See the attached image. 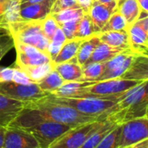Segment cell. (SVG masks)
I'll use <instances>...</instances> for the list:
<instances>
[{"label":"cell","instance_id":"obj_32","mask_svg":"<svg viewBox=\"0 0 148 148\" xmlns=\"http://www.w3.org/2000/svg\"><path fill=\"white\" fill-rule=\"evenodd\" d=\"M121 133V125L118 124L111 130L95 148H119V142Z\"/></svg>","mask_w":148,"mask_h":148},{"label":"cell","instance_id":"obj_30","mask_svg":"<svg viewBox=\"0 0 148 148\" xmlns=\"http://www.w3.org/2000/svg\"><path fill=\"white\" fill-rule=\"evenodd\" d=\"M105 71V62H91L82 66V82H96Z\"/></svg>","mask_w":148,"mask_h":148},{"label":"cell","instance_id":"obj_19","mask_svg":"<svg viewBox=\"0 0 148 148\" xmlns=\"http://www.w3.org/2000/svg\"><path fill=\"white\" fill-rule=\"evenodd\" d=\"M101 42L121 50L131 49L127 29L119 31H108L99 34Z\"/></svg>","mask_w":148,"mask_h":148},{"label":"cell","instance_id":"obj_22","mask_svg":"<svg viewBox=\"0 0 148 148\" xmlns=\"http://www.w3.org/2000/svg\"><path fill=\"white\" fill-rule=\"evenodd\" d=\"M116 125H118V123L112 120L103 121L101 125L92 132L82 148H95L103 138L116 127Z\"/></svg>","mask_w":148,"mask_h":148},{"label":"cell","instance_id":"obj_8","mask_svg":"<svg viewBox=\"0 0 148 148\" xmlns=\"http://www.w3.org/2000/svg\"><path fill=\"white\" fill-rule=\"evenodd\" d=\"M103 121H96L82 126L72 127L49 148H82L92 132L97 128Z\"/></svg>","mask_w":148,"mask_h":148},{"label":"cell","instance_id":"obj_13","mask_svg":"<svg viewBox=\"0 0 148 148\" xmlns=\"http://www.w3.org/2000/svg\"><path fill=\"white\" fill-rule=\"evenodd\" d=\"M130 48L134 53L148 49V15L140 17L127 28Z\"/></svg>","mask_w":148,"mask_h":148},{"label":"cell","instance_id":"obj_5","mask_svg":"<svg viewBox=\"0 0 148 148\" xmlns=\"http://www.w3.org/2000/svg\"><path fill=\"white\" fill-rule=\"evenodd\" d=\"M142 81L129 80L123 78H116L101 82H95L93 85L89 86L85 92L78 98L81 97H95L104 98L112 101H120L122 95L135 87Z\"/></svg>","mask_w":148,"mask_h":148},{"label":"cell","instance_id":"obj_9","mask_svg":"<svg viewBox=\"0 0 148 148\" xmlns=\"http://www.w3.org/2000/svg\"><path fill=\"white\" fill-rule=\"evenodd\" d=\"M119 148L129 147L148 139V118L140 117L123 122Z\"/></svg>","mask_w":148,"mask_h":148},{"label":"cell","instance_id":"obj_41","mask_svg":"<svg viewBox=\"0 0 148 148\" xmlns=\"http://www.w3.org/2000/svg\"><path fill=\"white\" fill-rule=\"evenodd\" d=\"M141 10V12H144L148 15V0H137Z\"/></svg>","mask_w":148,"mask_h":148},{"label":"cell","instance_id":"obj_33","mask_svg":"<svg viewBox=\"0 0 148 148\" xmlns=\"http://www.w3.org/2000/svg\"><path fill=\"white\" fill-rule=\"evenodd\" d=\"M84 11L81 8H75V9H67L63 10L58 13L56 14H51L56 21L57 22L58 24L73 21V20H77L81 19L82 16L84 15Z\"/></svg>","mask_w":148,"mask_h":148},{"label":"cell","instance_id":"obj_27","mask_svg":"<svg viewBox=\"0 0 148 148\" xmlns=\"http://www.w3.org/2000/svg\"><path fill=\"white\" fill-rule=\"evenodd\" d=\"M54 67L55 65L53 62H50L41 64V65L22 68L20 69L23 70L33 82L37 83L41 80H42L44 77H46L51 71H53Z\"/></svg>","mask_w":148,"mask_h":148},{"label":"cell","instance_id":"obj_39","mask_svg":"<svg viewBox=\"0 0 148 148\" xmlns=\"http://www.w3.org/2000/svg\"><path fill=\"white\" fill-rule=\"evenodd\" d=\"M14 68L0 66V83L12 82Z\"/></svg>","mask_w":148,"mask_h":148},{"label":"cell","instance_id":"obj_34","mask_svg":"<svg viewBox=\"0 0 148 148\" xmlns=\"http://www.w3.org/2000/svg\"><path fill=\"white\" fill-rule=\"evenodd\" d=\"M14 47V39L9 29L0 28V60Z\"/></svg>","mask_w":148,"mask_h":148},{"label":"cell","instance_id":"obj_26","mask_svg":"<svg viewBox=\"0 0 148 148\" xmlns=\"http://www.w3.org/2000/svg\"><path fill=\"white\" fill-rule=\"evenodd\" d=\"M123 50L114 49L102 42L99 43V45L95 48V51L93 52L91 57L87 62V63L91 62H106L110 59L114 58L115 56L122 52ZM86 63V64H87Z\"/></svg>","mask_w":148,"mask_h":148},{"label":"cell","instance_id":"obj_29","mask_svg":"<svg viewBox=\"0 0 148 148\" xmlns=\"http://www.w3.org/2000/svg\"><path fill=\"white\" fill-rule=\"evenodd\" d=\"M100 34L99 31L96 29L90 16L87 13H85L82 17L80 19L77 30L75 33V38L80 39H87L88 37H91L95 35Z\"/></svg>","mask_w":148,"mask_h":148},{"label":"cell","instance_id":"obj_47","mask_svg":"<svg viewBox=\"0 0 148 148\" xmlns=\"http://www.w3.org/2000/svg\"><path fill=\"white\" fill-rule=\"evenodd\" d=\"M146 117H147V118H148V114H147V115H146Z\"/></svg>","mask_w":148,"mask_h":148},{"label":"cell","instance_id":"obj_10","mask_svg":"<svg viewBox=\"0 0 148 148\" xmlns=\"http://www.w3.org/2000/svg\"><path fill=\"white\" fill-rule=\"evenodd\" d=\"M14 42L16 52V67L22 69L52 62L46 53L36 47L18 41H14Z\"/></svg>","mask_w":148,"mask_h":148},{"label":"cell","instance_id":"obj_35","mask_svg":"<svg viewBox=\"0 0 148 148\" xmlns=\"http://www.w3.org/2000/svg\"><path fill=\"white\" fill-rule=\"evenodd\" d=\"M42 28L46 37L50 41L55 35L56 31L59 28V24L54 18V16L49 14L44 19L42 20Z\"/></svg>","mask_w":148,"mask_h":148},{"label":"cell","instance_id":"obj_14","mask_svg":"<svg viewBox=\"0 0 148 148\" xmlns=\"http://www.w3.org/2000/svg\"><path fill=\"white\" fill-rule=\"evenodd\" d=\"M116 10L117 0L108 3H101L95 1L88 14L90 16L96 29L100 33L101 29Z\"/></svg>","mask_w":148,"mask_h":148},{"label":"cell","instance_id":"obj_28","mask_svg":"<svg viewBox=\"0 0 148 148\" xmlns=\"http://www.w3.org/2000/svg\"><path fill=\"white\" fill-rule=\"evenodd\" d=\"M65 82H66L62 78V76L54 69L36 84L43 92H46L48 94H53L58 88H60Z\"/></svg>","mask_w":148,"mask_h":148},{"label":"cell","instance_id":"obj_25","mask_svg":"<svg viewBox=\"0 0 148 148\" xmlns=\"http://www.w3.org/2000/svg\"><path fill=\"white\" fill-rule=\"evenodd\" d=\"M101 39L99 37V34L83 40L76 55L77 62L81 66H83L87 63V62L91 57L93 52L95 51V48L99 45Z\"/></svg>","mask_w":148,"mask_h":148},{"label":"cell","instance_id":"obj_37","mask_svg":"<svg viewBox=\"0 0 148 148\" xmlns=\"http://www.w3.org/2000/svg\"><path fill=\"white\" fill-rule=\"evenodd\" d=\"M79 22H80V19H77V20H73V21H69V22H66V23L59 24V27L62 29L63 33L65 34L67 40L75 38V33L77 30Z\"/></svg>","mask_w":148,"mask_h":148},{"label":"cell","instance_id":"obj_20","mask_svg":"<svg viewBox=\"0 0 148 148\" xmlns=\"http://www.w3.org/2000/svg\"><path fill=\"white\" fill-rule=\"evenodd\" d=\"M95 82H66L60 88H58L53 95L57 97H68V98H78L85 90Z\"/></svg>","mask_w":148,"mask_h":148},{"label":"cell","instance_id":"obj_12","mask_svg":"<svg viewBox=\"0 0 148 148\" xmlns=\"http://www.w3.org/2000/svg\"><path fill=\"white\" fill-rule=\"evenodd\" d=\"M3 148H41L36 138L25 128L9 126Z\"/></svg>","mask_w":148,"mask_h":148},{"label":"cell","instance_id":"obj_40","mask_svg":"<svg viewBox=\"0 0 148 148\" xmlns=\"http://www.w3.org/2000/svg\"><path fill=\"white\" fill-rule=\"evenodd\" d=\"M95 0H77L80 8L84 11V13H88L92 4Z\"/></svg>","mask_w":148,"mask_h":148},{"label":"cell","instance_id":"obj_6","mask_svg":"<svg viewBox=\"0 0 148 148\" xmlns=\"http://www.w3.org/2000/svg\"><path fill=\"white\" fill-rule=\"evenodd\" d=\"M0 95L26 103L44 98L49 94L43 92L36 83L19 84L7 82L0 83Z\"/></svg>","mask_w":148,"mask_h":148},{"label":"cell","instance_id":"obj_24","mask_svg":"<svg viewBox=\"0 0 148 148\" xmlns=\"http://www.w3.org/2000/svg\"><path fill=\"white\" fill-rule=\"evenodd\" d=\"M84 39L80 38H74L70 40H67L65 43L62 45L59 54L56 57V59L53 61L54 64H60L68 61H70L71 59L76 57L78 49L83 42Z\"/></svg>","mask_w":148,"mask_h":148},{"label":"cell","instance_id":"obj_23","mask_svg":"<svg viewBox=\"0 0 148 148\" xmlns=\"http://www.w3.org/2000/svg\"><path fill=\"white\" fill-rule=\"evenodd\" d=\"M20 9L21 0H10L4 11L0 15V28L7 29L10 23L23 20L20 16Z\"/></svg>","mask_w":148,"mask_h":148},{"label":"cell","instance_id":"obj_4","mask_svg":"<svg viewBox=\"0 0 148 148\" xmlns=\"http://www.w3.org/2000/svg\"><path fill=\"white\" fill-rule=\"evenodd\" d=\"M7 29L12 35L14 41L34 46L47 54L49 40L43 33L42 20L23 19L19 22L10 23Z\"/></svg>","mask_w":148,"mask_h":148},{"label":"cell","instance_id":"obj_3","mask_svg":"<svg viewBox=\"0 0 148 148\" xmlns=\"http://www.w3.org/2000/svg\"><path fill=\"white\" fill-rule=\"evenodd\" d=\"M46 97L55 102L69 106L82 114L95 117L102 121L107 120L109 115L118 110V101L104 98H68L57 97L50 94H49Z\"/></svg>","mask_w":148,"mask_h":148},{"label":"cell","instance_id":"obj_43","mask_svg":"<svg viewBox=\"0 0 148 148\" xmlns=\"http://www.w3.org/2000/svg\"><path fill=\"white\" fill-rule=\"evenodd\" d=\"M43 1L44 0H21V7L26 6V5H29V4L41 3V2H43Z\"/></svg>","mask_w":148,"mask_h":148},{"label":"cell","instance_id":"obj_2","mask_svg":"<svg viewBox=\"0 0 148 148\" xmlns=\"http://www.w3.org/2000/svg\"><path fill=\"white\" fill-rule=\"evenodd\" d=\"M147 114L148 80H146L122 95L118 102V110L107 120L121 124L135 118L145 117Z\"/></svg>","mask_w":148,"mask_h":148},{"label":"cell","instance_id":"obj_7","mask_svg":"<svg viewBox=\"0 0 148 148\" xmlns=\"http://www.w3.org/2000/svg\"><path fill=\"white\" fill-rule=\"evenodd\" d=\"M72 127L49 121H44L27 129L37 140L41 148H49Z\"/></svg>","mask_w":148,"mask_h":148},{"label":"cell","instance_id":"obj_16","mask_svg":"<svg viewBox=\"0 0 148 148\" xmlns=\"http://www.w3.org/2000/svg\"><path fill=\"white\" fill-rule=\"evenodd\" d=\"M121 78L137 81L148 80V49L135 54L129 69Z\"/></svg>","mask_w":148,"mask_h":148},{"label":"cell","instance_id":"obj_11","mask_svg":"<svg viewBox=\"0 0 148 148\" xmlns=\"http://www.w3.org/2000/svg\"><path fill=\"white\" fill-rule=\"evenodd\" d=\"M135 54L132 49L123 50L114 58L105 62V71L96 82L121 78L129 69Z\"/></svg>","mask_w":148,"mask_h":148},{"label":"cell","instance_id":"obj_44","mask_svg":"<svg viewBox=\"0 0 148 148\" xmlns=\"http://www.w3.org/2000/svg\"><path fill=\"white\" fill-rule=\"evenodd\" d=\"M7 127H0V148H3V141H4V134Z\"/></svg>","mask_w":148,"mask_h":148},{"label":"cell","instance_id":"obj_17","mask_svg":"<svg viewBox=\"0 0 148 148\" xmlns=\"http://www.w3.org/2000/svg\"><path fill=\"white\" fill-rule=\"evenodd\" d=\"M56 0H44L43 2L23 6L20 9V16L24 20H42L50 14Z\"/></svg>","mask_w":148,"mask_h":148},{"label":"cell","instance_id":"obj_36","mask_svg":"<svg viewBox=\"0 0 148 148\" xmlns=\"http://www.w3.org/2000/svg\"><path fill=\"white\" fill-rule=\"evenodd\" d=\"M75 8H80L77 0H56L53 3L50 14H56L63 10Z\"/></svg>","mask_w":148,"mask_h":148},{"label":"cell","instance_id":"obj_31","mask_svg":"<svg viewBox=\"0 0 148 148\" xmlns=\"http://www.w3.org/2000/svg\"><path fill=\"white\" fill-rule=\"evenodd\" d=\"M128 24L124 18V16L120 14L117 10L111 16L108 23L101 29L100 33L108 32V31H119L127 29Z\"/></svg>","mask_w":148,"mask_h":148},{"label":"cell","instance_id":"obj_45","mask_svg":"<svg viewBox=\"0 0 148 148\" xmlns=\"http://www.w3.org/2000/svg\"><path fill=\"white\" fill-rule=\"evenodd\" d=\"M10 0H0V15L4 11Z\"/></svg>","mask_w":148,"mask_h":148},{"label":"cell","instance_id":"obj_42","mask_svg":"<svg viewBox=\"0 0 148 148\" xmlns=\"http://www.w3.org/2000/svg\"><path fill=\"white\" fill-rule=\"evenodd\" d=\"M129 148H148V139L145 140H142V141H140L135 145H133Z\"/></svg>","mask_w":148,"mask_h":148},{"label":"cell","instance_id":"obj_48","mask_svg":"<svg viewBox=\"0 0 148 148\" xmlns=\"http://www.w3.org/2000/svg\"><path fill=\"white\" fill-rule=\"evenodd\" d=\"M129 147H125V148H129Z\"/></svg>","mask_w":148,"mask_h":148},{"label":"cell","instance_id":"obj_46","mask_svg":"<svg viewBox=\"0 0 148 148\" xmlns=\"http://www.w3.org/2000/svg\"><path fill=\"white\" fill-rule=\"evenodd\" d=\"M96 2H99V3H111L113 1H115V0H95Z\"/></svg>","mask_w":148,"mask_h":148},{"label":"cell","instance_id":"obj_21","mask_svg":"<svg viewBox=\"0 0 148 148\" xmlns=\"http://www.w3.org/2000/svg\"><path fill=\"white\" fill-rule=\"evenodd\" d=\"M117 11L124 16L128 26L135 23L142 13L137 0H117Z\"/></svg>","mask_w":148,"mask_h":148},{"label":"cell","instance_id":"obj_38","mask_svg":"<svg viewBox=\"0 0 148 148\" xmlns=\"http://www.w3.org/2000/svg\"><path fill=\"white\" fill-rule=\"evenodd\" d=\"M12 82L19 84H30V83H35L33 82L29 76L19 68L15 67L14 68V74H13V78Z\"/></svg>","mask_w":148,"mask_h":148},{"label":"cell","instance_id":"obj_18","mask_svg":"<svg viewBox=\"0 0 148 148\" xmlns=\"http://www.w3.org/2000/svg\"><path fill=\"white\" fill-rule=\"evenodd\" d=\"M54 65V69L62 76L65 82H82V66L77 62L76 57L71 59L70 61Z\"/></svg>","mask_w":148,"mask_h":148},{"label":"cell","instance_id":"obj_15","mask_svg":"<svg viewBox=\"0 0 148 148\" xmlns=\"http://www.w3.org/2000/svg\"><path fill=\"white\" fill-rule=\"evenodd\" d=\"M25 103L0 95V127H8L24 108Z\"/></svg>","mask_w":148,"mask_h":148},{"label":"cell","instance_id":"obj_1","mask_svg":"<svg viewBox=\"0 0 148 148\" xmlns=\"http://www.w3.org/2000/svg\"><path fill=\"white\" fill-rule=\"evenodd\" d=\"M24 108L36 118L37 123L49 121L75 127L88 122L102 121L95 117L82 114L69 106L55 102L47 97L26 102Z\"/></svg>","mask_w":148,"mask_h":148}]
</instances>
